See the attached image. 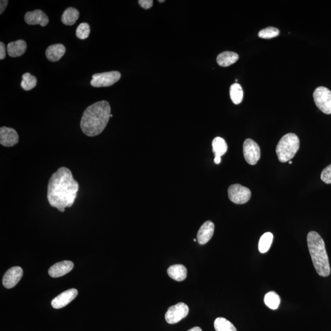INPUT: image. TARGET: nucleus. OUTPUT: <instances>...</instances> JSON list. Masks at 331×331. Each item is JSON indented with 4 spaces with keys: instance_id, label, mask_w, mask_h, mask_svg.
Returning a JSON list of instances; mask_svg holds the SVG:
<instances>
[{
    "instance_id": "obj_9",
    "label": "nucleus",
    "mask_w": 331,
    "mask_h": 331,
    "mask_svg": "<svg viewBox=\"0 0 331 331\" xmlns=\"http://www.w3.org/2000/svg\"><path fill=\"white\" fill-rule=\"evenodd\" d=\"M243 152L244 158L249 165H255L260 159V148L253 140L247 139L244 141Z\"/></svg>"
},
{
    "instance_id": "obj_36",
    "label": "nucleus",
    "mask_w": 331,
    "mask_h": 331,
    "mask_svg": "<svg viewBox=\"0 0 331 331\" xmlns=\"http://www.w3.org/2000/svg\"><path fill=\"white\" fill-rule=\"evenodd\" d=\"M159 1L160 2H165V0H163V1H160V0H159Z\"/></svg>"
},
{
    "instance_id": "obj_37",
    "label": "nucleus",
    "mask_w": 331,
    "mask_h": 331,
    "mask_svg": "<svg viewBox=\"0 0 331 331\" xmlns=\"http://www.w3.org/2000/svg\"><path fill=\"white\" fill-rule=\"evenodd\" d=\"M193 241H194V242H196V239H193Z\"/></svg>"
},
{
    "instance_id": "obj_8",
    "label": "nucleus",
    "mask_w": 331,
    "mask_h": 331,
    "mask_svg": "<svg viewBox=\"0 0 331 331\" xmlns=\"http://www.w3.org/2000/svg\"><path fill=\"white\" fill-rule=\"evenodd\" d=\"M189 312V307L185 303H179L168 308L165 319L169 324H175L186 317Z\"/></svg>"
},
{
    "instance_id": "obj_22",
    "label": "nucleus",
    "mask_w": 331,
    "mask_h": 331,
    "mask_svg": "<svg viewBox=\"0 0 331 331\" xmlns=\"http://www.w3.org/2000/svg\"><path fill=\"white\" fill-rule=\"evenodd\" d=\"M264 301L267 307L272 310H276L280 305V298L278 294L274 291H270L264 296Z\"/></svg>"
},
{
    "instance_id": "obj_4",
    "label": "nucleus",
    "mask_w": 331,
    "mask_h": 331,
    "mask_svg": "<svg viewBox=\"0 0 331 331\" xmlns=\"http://www.w3.org/2000/svg\"><path fill=\"white\" fill-rule=\"evenodd\" d=\"M300 141L297 135L288 133L279 140L276 147V154L279 161L285 163L295 156L300 149Z\"/></svg>"
},
{
    "instance_id": "obj_26",
    "label": "nucleus",
    "mask_w": 331,
    "mask_h": 331,
    "mask_svg": "<svg viewBox=\"0 0 331 331\" xmlns=\"http://www.w3.org/2000/svg\"><path fill=\"white\" fill-rule=\"evenodd\" d=\"M37 85V80L34 76H32L28 73H25L22 76L21 87L24 90L29 91L35 87Z\"/></svg>"
},
{
    "instance_id": "obj_14",
    "label": "nucleus",
    "mask_w": 331,
    "mask_h": 331,
    "mask_svg": "<svg viewBox=\"0 0 331 331\" xmlns=\"http://www.w3.org/2000/svg\"><path fill=\"white\" fill-rule=\"evenodd\" d=\"M74 268L73 262L63 261L55 263L49 270V276L54 278L60 277L70 273Z\"/></svg>"
},
{
    "instance_id": "obj_32",
    "label": "nucleus",
    "mask_w": 331,
    "mask_h": 331,
    "mask_svg": "<svg viewBox=\"0 0 331 331\" xmlns=\"http://www.w3.org/2000/svg\"><path fill=\"white\" fill-rule=\"evenodd\" d=\"M7 4H8V1H7V0H1L0 1V14H2V12L6 9Z\"/></svg>"
},
{
    "instance_id": "obj_7",
    "label": "nucleus",
    "mask_w": 331,
    "mask_h": 331,
    "mask_svg": "<svg viewBox=\"0 0 331 331\" xmlns=\"http://www.w3.org/2000/svg\"><path fill=\"white\" fill-rule=\"evenodd\" d=\"M228 197L230 201L237 204H243L248 202L251 197V192L248 188L240 184L231 185L228 190Z\"/></svg>"
},
{
    "instance_id": "obj_6",
    "label": "nucleus",
    "mask_w": 331,
    "mask_h": 331,
    "mask_svg": "<svg viewBox=\"0 0 331 331\" xmlns=\"http://www.w3.org/2000/svg\"><path fill=\"white\" fill-rule=\"evenodd\" d=\"M121 78V74L118 71L95 74L92 76L90 84L93 87H106L117 83Z\"/></svg>"
},
{
    "instance_id": "obj_25",
    "label": "nucleus",
    "mask_w": 331,
    "mask_h": 331,
    "mask_svg": "<svg viewBox=\"0 0 331 331\" xmlns=\"http://www.w3.org/2000/svg\"><path fill=\"white\" fill-rule=\"evenodd\" d=\"M274 239L273 234L271 233H266L261 237L258 244L259 251L261 253H265L271 248Z\"/></svg>"
},
{
    "instance_id": "obj_19",
    "label": "nucleus",
    "mask_w": 331,
    "mask_h": 331,
    "mask_svg": "<svg viewBox=\"0 0 331 331\" xmlns=\"http://www.w3.org/2000/svg\"><path fill=\"white\" fill-rule=\"evenodd\" d=\"M239 55L238 54L234 52L226 51L220 54L217 58V63L222 67L233 65L238 60Z\"/></svg>"
},
{
    "instance_id": "obj_27",
    "label": "nucleus",
    "mask_w": 331,
    "mask_h": 331,
    "mask_svg": "<svg viewBox=\"0 0 331 331\" xmlns=\"http://www.w3.org/2000/svg\"><path fill=\"white\" fill-rule=\"evenodd\" d=\"M279 34H280V31L278 29L275 27H269L259 31L258 36L261 38L271 39L278 36Z\"/></svg>"
},
{
    "instance_id": "obj_1",
    "label": "nucleus",
    "mask_w": 331,
    "mask_h": 331,
    "mask_svg": "<svg viewBox=\"0 0 331 331\" xmlns=\"http://www.w3.org/2000/svg\"><path fill=\"white\" fill-rule=\"evenodd\" d=\"M80 185L68 168L61 167L51 175L48 186V199L51 206L63 212L75 202Z\"/></svg>"
},
{
    "instance_id": "obj_12",
    "label": "nucleus",
    "mask_w": 331,
    "mask_h": 331,
    "mask_svg": "<svg viewBox=\"0 0 331 331\" xmlns=\"http://www.w3.org/2000/svg\"><path fill=\"white\" fill-rule=\"evenodd\" d=\"M78 295V291L76 289L72 288L64 291L52 301V306L56 309H59L70 303Z\"/></svg>"
},
{
    "instance_id": "obj_17",
    "label": "nucleus",
    "mask_w": 331,
    "mask_h": 331,
    "mask_svg": "<svg viewBox=\"0 0 331 331\" xmlns=\"http://www.w3.org/2000/svg\"><path fill=\"white\" fill-rule=\"evenodd\" d=\"M27 48L26 42L24 40H17L11 42L7 46V54L11 57L21 56L26 53Z\"/></svg>"
},
{
    "instance_id": "obj_11",
    "label": "nucleus",
    "mask_w": 331,
    "mask_h": 331,
    "mask_svg": "<svg viewBox=\"0 0 331 331\" xmlns=\"http://www.w3.org/2000/svg\"><path fill=\"white\" fill-rule=\"evenodd\" d=\"M18 142V133L13 128L6 127L0 128V144L2 146L11 147Z\"/></svg>"
},
{
    "instance_id": "obj_35",
    "label": "nucleus",
    "mask_w": 331,
    "mask_h": 331,
    "mask_svg": "<svg viewBox=\"0 0 331 331\" xmlns=\"http://www.w3.org/2000/svg\"><path fill=\"white\" fill-rule=\"evenodd\" d=\"M289 164H290V165L292 164H293L292 161H291V160H290V161H289Z\"/></svg>"
},
{
    "instance_id": "obj_30",
    "label": "nucleus",
    "mask_w": 331,
    "mask_h": 331,
    "mask_svg": "<svg viewBox=\"0 0 331 331\" xmlns=\"http://www.w3.org/2000/svg\"><path fill=\"white\" fill-rule=\"evenodd\" d=\"M139 4L140 6L145 9H149L153 6L152 0H139Z\"/></svg>"
},
{
    "instance_id": "obj_24",
    "label": "nucleus",
    "mask_w": 331,
    "mask_h": 331,
    "mask_svg": "<svg viewBox=\"0 0 331 331\" xmlns=\"http://www.w3.org/2000/svg\"><path fill=\"white\" fill-rule=\"evenodd\" d=\"M216 331H238L234 326L226 318L219 317L214 322Z\"/></svg>"
},
{
    "instance_id": "obj_5",
    "label": "nucleus",
    "mask_w": 331,
    "mask_h": 331,
    "mask_svg": "<svg viewBox=\"0 0 331 331\" xmlns=\"http://www.w3.org/2000/svg\"><path fill=\"white\" fill-rule=\"evenodd\" d=\"M316 106L326 114H331V91L325 86H319L313 92Z\"/></svg>"
},
{
    "instance_id": "obj_16",
    "label": "nucleus",
    "mask_w": 331,
    "mask_h": 331,
    "mask_svg": "<svg viewBox=\"0 0 331 331\" xmlns=\"http://www.w3.org/2000/svg\"><path fill=\"white\" fill-rule=\"evenodd\" d=\"M66 53L65 47L61 44H54L49 47L46 51L48 60L53 62L60 60Z\"/></svg>"
},
{
    "instance_id": "obj_29",
    "label": "nucleus",
    "mask_w": 331,
    "mask_h": 331,
    "mask_svg": "<svg viewBox=\"0 0 331 331\" xmlns=\"http://www.w3.org/2000/svg\"><path fill=\"white\" fill-rule=\"evenodd\" d=\"M321 179L327 184H331V165L323 170L321 174Z\"/></svg>"
},
{
    "instance_id": "obj_18",
    "label": "nucleus",
    "mask_w": 331,
    "mask_h": 331,
    "mask_svg": "<svg viewBox=\"0 0 331 331\" xmlns=\"http://www.w3.org/2000/svg\"><path fill=\"white\" fill-rule=\"evenodd\" d=\"M167 272L168 276L174 280L181 281L187 278V268L182 264H175L170 266Z\"/></svg>"
},
{
    "instance_id": "obj_33",
    "label": "nucleus",
    "mask_w": 331,
    "mask_h": 331,
    "mask_svg": "<svg viewBox=\"0 0 331 331\" xmlns=\"http://www.w3.org/2000/svg\"><path fill=\"white\" fill-rule=\"evenodd\" d=\"M221 157L215 156L214 162L216 165H219L221 163Z\"/></svg>"
},
{
    "instance_id": "obj_21",
    "label": "nucleus",
    "mask_w": 331,
    "mask_h": 331,
    "mask_svg": "<svg viewBox=\"0 0 331 331\" xmlns=\"http://www.w3.org/2000/svg\"><path fill=\"white\" fill-rule=\"evenodd\" d=\"M212 148H213L215 156L221 157L222 155L226 154L228 150V145L223 138L216 137L212 141Z\"/></svg>"
},
{
    "instance_id": "obj_28",
    "label": "nucleus",
    "mask_w": 331,
    "mask_h": 331,
    "mask_svg": "<svg viewBox=\"0 0 331 331\" xmlns=\"http://www.w3.org/2000/svg\"><path fill=\"white\" fill-rule=\"evenodd\" d=\"M90 33V26L87 23H82L78 27L76 34L78 38L85 39L88 38Z\"/></svg>"
},
{
    "instance_id": "obj_34",
    "label": "nucleus",
    "mask_w": 331,
    "mask_h": 331,
    "mask_svg": "<svg viewBox=\"0 0 331 331\" xmlns=\"http://www.w3.org/2000/svg\"><path fill=\"white\" fill-rule=\"evenodd\" d=\"M188 331H202V330L199 327H194Z\"/></svg>"
},
{
    "instance_id": "obj_20",
    "label": "nucleus",
    "mask_w": 331,
    "mask_h": 331,
    "mask_svg": "<svg viewBox=\"0 0 331 331\" xmlns=\"http://www.w3.org/2000/svg\"><path fill=\"white\" fill-rule=\"evenodd\" d=\"M80 12L74 7H68L61 16V21L66 26H73L78 21Z\"/></svg>"
},
{
    "instance_id": "obj_23",
    "label": "nucleus",
    "mask_w": 331,
    "mask_h": 331,
    "mask_svg": "<svg viewBox=\"0 0 331 331\" xmlns=\"http://www.w3.org/2000/svg\"><path fill=\"white\" fill-rule=\"evenodd\" d=\"M229 93H230V97L232 101H233L235 105H239V104L243 101L244 98V91L240 84L238 83H233V85L231 86Z\"/></svg>"
},
{
    "instance_id": "obj_10",
    "label": "nucleus",
    "mask_w": 331,
    "mask_h": 331,
    "mask_svg": "<svg viewBox=\"0 0 331 331\" xmlns=\"http://www.w3.org/2000/svg\"><path fill=\"white\" fill-rule=\"evenodd\" d=\"M23 276V270L21 267L16 266L10 268L5 273L2 278V284L5 288L11 289L19 283Z\"/></svg>"
},
{
    "instance_id": "obj_3",
    "label": "nucleus",
    "mask_w": 331,
    "mask_h": 331,
    "mask_svg": "<svg viewBox=\"0 0 331 331\" xmlns=\"http://www.w3.org/2000/svg\"><path fill=\"white\" fill-rule=\"evenodd\" d=\"M307 244L313 266L318 275L324 277L329 276L331 274L329 258L322 237L317 232L310 231L307 235Z\"/></svg>"
},
{
    "instance_id": "obj_2",
    "label": "nucleus",
    "mask_w": 331,
    "mask_h": 331,
    "mask_svg": "<svg viewBox=\"0 0 331 331\" xmlns=\"http://www.w3.org/2000/svg\"><path fill=\"white\" fill-rule=\"evenodd\" d=\"M111 108L106 101H100L89 106L81 120L83 132L89 137H95L105 129L110 118Z\"/></svg>"
},
{
    "instance_id": "obj_15",
    "label": "nucleus",
    "mask_w": 331,
    "mask_h": 331,
    "mask_svg": "<svg viewBox=\"0 0 331 331\" xmlns=\"http://www.w3.org/2000/svg\"><path fill=\"white\" fill-rule=\"evenodd\" d=\"M215 225L211 221H207L199 228L197 234V240L201 245H204L211 240L214 235Z\"/></svg>"
},
{
    "instance_id": "obj_31",
    "label": "nucleus",
    "mask_w": 331,
    "mask_h": 331,
    "mask_svg": "<svg viewBox=\"0 0 331 331\" xmlns=\"http://www.w3.org/2000/svg\"><path fill=\"white\" fill-rule=\"evenodd\" d=\"M6 57V46L2 42L0 43V59L3 60Z\"/></svg>"
},
{
    "instance_id": "obj_13",
    "label": "nucleus",
    "mask_w": 331,
    "mask_h": 331,
    "mask_svg": "<svg viewBox=\"0 0 331 331\" xmlns=\"http://www.w3.org/2000/svg\"><path fill=\"white\" fill-rule=\"evenodd\" d=\"M25 21L30 26L40 25L45 27L49 24V20L47 15L41 10L37 9L32 12H27L25 15Z\"/></svg>"
}]
</instances>
